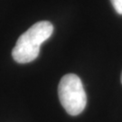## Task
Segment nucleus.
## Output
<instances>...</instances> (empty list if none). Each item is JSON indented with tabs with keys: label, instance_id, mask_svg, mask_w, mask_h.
I'll list each match as a JSON object with an SVG mask.
<instances>
[{
	"label": "nucleus",
	"instance_id": "2",
	"mask_svg": "<svg viewBox=\"0 0 122 122\" xmlns=\"http://www.w3.org/2000/svg\"><path fill=\"white\" fill-rule=\"evenodd\" d=\"M58 96L61 106L71 116L81 114L87 104V95L83 84L76 74H66L61 79Z\"/></svg>",
	"mask_w": 122,
	"mask_h": 122
},
{
	"label": "nucleus",
	"instance_id": "4",
	"mask_svg": "<svg viewBox=\"0 0 122 122\" xmlns=\"http://www.w3.org/2000/svg\"><path fill=\"white\" fill-rule=\"evenodd\" d=\"M121 83H122V72H121Z\"/></svg>",
	"mask_w": 122,
	"mask_h": 122
},
{
	"label": "nucleus",
	"instance_id": "1",
	"mask_svg": "<svg viewBox=\"0 0 122 122\" xmlns=\"http://www.w3.org/2000/svg\"><path fill=\"white\" fill-rule=\"evenodd\" d=\"M53 26L48 21L35 23L20 35L12 51L14 60L18 63H28L35 61L40 53V47L51 37Z\"/></svg>",
	"mask_w": 122,
	"mask_h": 122
},
{
	"label": "nucleus",
	"instance_id": "3",
	"mask_svg": "<svg viewBox=\"0 0 122 122\" xmlns=\"http://www.w3.org/2000/svg\"><path fill=\"white\" fill-rule=\"evenodd\" d=\"M114 9L118 15H122V0H110Z\"/></svg>",
	"mask_w": 122,
	"mask_h": 122
}]
</instances>
